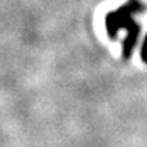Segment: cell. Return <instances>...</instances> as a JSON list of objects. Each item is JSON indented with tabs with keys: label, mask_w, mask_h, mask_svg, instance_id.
<instances>
[{
	"label": "cell",
	"mask_w": 147,
	"mask_h": 147,
	"mask_svg": "<svg viewBox=\"0 0 147 147\" xmlns=\"http://www.w3.org/2000/svg\"><path fill=\"white\" fill-rule=\"evenodd\" d=\"M144 8L146 6L142 5L141 0H128L125 5L119 6L114 11H110L105 17V27H107V33L110 34V38L114 39L121 28L127 30V38L122 42L124 58H130L139 34V25L135 22L133 16L139 11H144Z\"/></svg>",
	"instance_id": "obj_1"
},
{
	"label": "cell",
	"mask_w": 147,
	"mask_h": 147,
	"mask_svg": "<svg viewBox=\"0 0 147 147\" xmlns=\"http://www.w3.org/2000/svg\"><path fill=\"white\" fill-rule=\"evenodd\" d=\"M141 57H142V59H144V61L147 63V34H146V39H144V44H142Z\"/></svg>",
	"instance_id": "obj_2"
}]
</instances>
